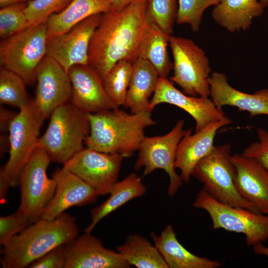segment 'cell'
<instances>
[{
	"instance_id": "cell-1",
	"label": "cell",
	"mask_w": 268,
	"mask_h": 268,
	"mask_svg": "<svg viewBox=\"0 0 268 268\" xmlns=\"http://www.w3.org/2000/svg\"><path fill=\"white\" fill-rule=\"evenodd\" d=\"M146 1L138 0L101 14L90 41L88 65L102 80L119 61L134 63L137 59L139 45L150 25Z\"/></svg>"
},
{
	"instance_id": "cell-2",
	"label": "cell",
	"mask_w": 268,
	"mask_h": 268,
	"mask_svg": "<svg viewBox=\"0 0 268 268\" xmlns=\"http://www.w3.org/2000/svg\"><path fill=\"white\" fill-rule=\"evenodd\" d=\"M119 107L87 113L90 132L86 147L130 157L138 150L145 129L156 124L150 111L129 113Z\"/></svg>"
},
{
	"instance_id": "cell-3",
	"label": "cell",
	"mask_w": 268,
	"mask_h": 268,
	"mask_svg": "<svg viewBox=\"0 0 268 268\" xmlns=\"http://www.w3.org/2000/svg\"><path fill=\"white\" fill-rule=\"evenodd\" d=\"M78 229L75 218L64 212L53 220L41 218L3 245V268H24L51 250L73 241Z\"/></svg>"
},
{
	"instance_id": "cell-4",
	"label": "cell",
	"mask_w": 268,
	"mask_h": 268,
	"mask_svg": "<svg viewBox=\"0 0 268 268\" xmlns=\"http://www.w3.org/2000/svg\"><path fill=\"white\" fill-rule=\"evenodd\" d=\"M50 118L37 147L43 148L52 161L64 164L84 148L90 132L87 113L69 101L57 108Z\"/></svg>"
},
{
	"instance_id": "cell-5",
	"label": "cell",
	"mask_w": 268,
	"mask_h": 268,
	"mask_svg": "<svg viewBox=\"0 0 268 268\" xmlns=\"http://www.w3.org/2000/svg\"><path fill=\"white\" fill-rule=\"evenodd\" d=\"M231 156L230 143L214 146L211 152L196 166L192 176L202 183L203 189L218 201L259 212L237 191L235 168Z\"/></svg>"
},
{
	"instance_id": "cell-6",
	"label": "cell",
	"mask_w": 268,
	"mask_h": 268,
	"mask_svg": "<svg viewBox=\"0 0 268 268\" xmlns=\"http://www.w3.org/2000/svg\"><path fill=\"white\" fill-rule=\"evenodd\" d=\"M193 205L207 212L212 221V229L242 234L249 246L268 240V214L225 204L203 189L197 194Z\"/></svg>"
},
{
	"instance_id": "cell-7",
	"label": "cell",
	"mask_w": 268,
	"mask_h": 268,
	"mask_svg": "<svg viewBox=\"0 0 268 268\" xmlns=\"http://www.w3.org/2000/svg\"><path fill=\"white\" fill-rule=\"evenodd\" d=\"M48 40L46 22L2 39L0 68L20 76L29 83L36 79L37 69L47 55Z\"/></svg>"
},
{
	"instance_id": "cell-8",
	"label": "cell",
	"mask_w": 268,
	"mask_h": 268,
	"mask_svg": "<svg viewBox=\"0 0 268 268\" xmlns=\"http://www.w3.org/2000/svg\"><path fill=\"white\" fill-rule=\"evenodd\" d=\"M44 118L33 99L19 110L8 130L9 158L0 173L10 187L19 185L21 174L37 147Z\"/></svg>"
},
{
	"instance_id": "cell-9",
	"label": "cell",
	"mask_w": 268,
	"mask_h": 268,
	"mask_svg": "<svg viewBox=\"0 0 268 268\" xmlns=\"http://www.w3.org/2000/svg\"><path fill=\"white\" fill-rule=\"evenodd\" d=\"M173 74L170 80L192 96L208 97L211 68L204 51L192 40L170 35Z\"/></svg>"
},
{
	"instance_id": "cell-10",
	"label": "cell",
	"mask_w": 268,
	"mask_h": 268,
	"mask_svg": "<svg viewBox=\"0 0 268 268\" xmlns=\"http://www.w3.org/2000/svg\"><path fill=\"white\" fill-rule=\"evenodd\" d=\"M184 125V121L180 120L164 135L145 136L139 145L134 166L135 170L142 168L144 176L149 175L156 169L163 170L169 177L167 191L170 197L175 195L184 182L175 167L177 148L186 132Z\"/></svg>"
},
{
	"instance_id": "cell-11",
	"label": "cell",
	"mask_w": 268,
	"mask_h": 268,
	"mask_svg": "<svg viewBox=\"0 0 268 268\" xmlns=\"http://www.w3.org/2000/svg\"><path fill=\"white\" fill-rule=\"evenodd\" d=\"M51 161L47 152L37 147L20 175V203L17 210L32 223L41 218L45 206L55 193L56 181L47 173Z\"/></svg>"
},
{
	"instance_id": "cell-12",
	"label": "cell",
	"mask_w": 268,
	"mask_h": 268,
	"mask_svg": "<svg viewBox=\"0 0 268 268\" xmlns=\"http://www.w3.org/2000/svg\"><path fill=\"white\" fill-rule=\"evenodd\" d=\"M123 158L119 154L86 147L64 164L63 168L79 177L99 196L105 195L118 181Z\"/></svg>"
},
{
	"instance_id": "cell-13",
	"label": "cell",
	"mask_w": 268,
	"mask_h": 268,
	"mask_svg": "<svg viewBox=\"0 0 268 268\" xmlns=\"http://www.w3.org/2000/svg\"><path fill=\"white\" fill-rule=\"evenodd\" d=\"M101 14L91 16L66 32L49 39L46 56L55 60L67 72L73 66L88 65L90 41Z\"/></svg>"
},
{
	"instance_id": "cell-14",
	"label": "cell",
	"mask_w": 268,
	"mask_h": 268,
	"mask_svg": "<svg viewBox=\"0 0 268 268\" xmlns=\"http://www.w3.org/2000/svg\"><path fill=\"white\" fill-rule=\"evenodd\" d=\"M167 103L186 111L196 123L195 132L225 117L222 109L218 108L208 97L192 96L176 88L167 78L159 77L156 90L150 101L149 110L158 105Z\"/></svg>"
},
{
	"instance_id": "cell-15",
	"label": "cell",
	"mask_w": 268,
	"mask_h": 268,
	"mask_svg": "<svg viewBox=\"0 0 268 268\" xmlns=\"http://www.w3.org/2000/svg\"><path fill=\"white\" fill-rule=\"evenodd\" d=\"M37 81L34 103L45 119L60 105L69 102L71 85L68 74L53 58L46 56L36 75Z\"/></svg>"
},
{
	"instance_id": "cell-16",
	"label": "cell",
	"mask_w": 268,
	"mask_h": 268,
	"mask_svg": "<svg viewBox=\"0 0 268 268\" xmlns=\"http://www.w3.org/2000/svg\"><path fill=\"white\" fill-rule=\"evenodd\" d=\"M71 85L70 102L87 113H94L117 107L107 94L103 80L88 65H75L68 71Z\"/></svg>"
},
{
	"instance_id": "cell-17",
	"label": "cell",
	"mask_w": 268,
	"mask_h": 268,
	"mask_svg": "<svg viewBox=\"0 0 268 268\" xmlns=\"http://www.w3.org/2000/svg\"><path fill=\"white\" fill-rule=\"evenodd\" d=\"M53 178L56 183L55 193L45 206L41 218L53 220L71 207L94 203L99 196L88 184L63 168L55 171Z\"/></svg>"
},
{
	"instance_id": "cell-18",
	"label": "cell",
	"mask_w": 268,
	"mask_h": 268,
	"mask_svg": "<svg viewBox=\"0 0 268 268\" xmlns=\"http://www.w3.org/2000/svg\"><path fill=\"white\" fill-rule=\"evenodd\" d=\"M65 268H128L131 266L117 251L104 247L91 233L85 232L66 245Z\"/></svg>"
},
{
	"instance_id": "cell-19",
	"label": "cell",
	"mask_w": 268,
	"mask_h": 268,
	"mask_svg": "<svg viewBox=\"0 0 268 268\" xmlns=\"http://www.w3.org/2000/svg\"><path fill=\"white\" fill-rule=\"evenodd\" d=\"M235 183L241 196L261 213L268 214V170L255 159L241 154L231 155Z\"/></svg>"
},
{
	"instance_id": "cell-20",
	"label": "cell",
	"mask_w": 268,
	"mask_h": 268,
	"mask_svg": "<svg viewBox=\"0 0 268 268\" xmlns=\"http://www.w3.org/2000/svg\"><path fill=\"white\" fill-rule=\"evenodd\" d=\"M231 123L225 116L194 134L192 129L186 131L178 145L175 160V167L180 171L184 182H189L196 166L213 150L218 130Z\"/></svg>"
},
{
	"instance_id": "cell-21",
	"label": "cell",
	"mask_w": 268,
	"mask_h": 268,
	"mask_svg": "<svg viewBox=\"0 0 268 268\" xmlns=\"http://www.w3.org/2000/svg\"><path fill=\"white\" fill-rule=\"evenodd\" d=\"M208 83L210 96L218 108L231 106L248 112L251 117L268 115V89H262L254 94L240 91L229 84L225 74L218 72L211 74Z\"/></svg>"
},
{
	"instance_id": "cell-22",
	"label": "cell",
	"mask_w": 268,
	"mask_h": 268,
	"mask_svg": "<svg viewBox=\"0 0 268 268\" xmlns=\"http://www.w3.org/2000/svg\"><path fill=\"white\" fill-rule=\"evenodd\" d=\"M169 268H217L219 262L197 256L186 249L178 241L171 225L166 226L159 235L150 234Z\"/></svg>"
},
{
	"instance_id": "cell-23",
	"label": "cell",
	"mask_w": 268,
	"mask_h": 268,
	"mask_svg": "<svg viewBox=\"0 0 268 268\" xmlns=\"http://www.w3.org/2000/svg\"><path fill=\"white\" fill-rule=\"evenodd\" d=\"M111 0H72L46 21L48 39L68 31L86 18L111 10Z\"/></svg>"
},
{
	"instance_id": "cell-24",
	"label": "cell",
	"mask_w": 268,
	"mask_h": 268,
	"mask_svg": "<svg viewBox=\"0 0 268 268\" xmlns=\"http://www.w3.org/2000/svg\"><path fill=\"white\" fill-rule=\"evenodd\" d=\"M159 76L146 61L137 59L133 69L124 107L135 113L150 111L149 97L153 95Z\"/></svg>"
},
{
	"instance_id": "cell-25",
	"label": "cell",
	"mask_w": 268,
	"mask_h": 268,
	"mask_svg": "<svg viewBox=\"0 0 268 268\" xmlns=\"http://www.w3.org/2000/svg\"><path fill=\"white\" fill-rule=\"evenodd\" d=\"M265 6L259 0H220L212 11L213 20L231 32L246 30Z\"/></svg>"
},
{
	"instance_id": "cell-26",
	"label": "cell",
	"mask_w": 268,
	"mask_h": 268,
	"mask_svg": "<svg viewBox=\"0 0 268 268\" xmlns=\"http://www.w3.org/2000/svg\"><path fill=\"white\" fill-rule=\"evenodd\" d=\"M146 191V187L141 178L134 173L117 181L111 189L109 198L91 211V223L84 231L91 233L95 226L105 217L131 200L142 196Z\"/></svg>"
},
{
	"instance_id": "cell-27",
	"label": "cell",
	"mask_w": 268,
	"mask_h": 268,
	"mask_svg": "<svg viewBox=\"0 0 268 268\" xmlns=\"http://www.w3.org/2000/svg\"><path fill=\"white\" fill-rule=\"evenodd\" d=\"M170 35L150 23L137 52V59L147 61L160 77L167 78L173 68L167 50Z\"/></svg>"
},
{
	"instance_id": "cell-28",
	"label": "cell",
	"mask_w": 268,
	"mask_h": 268,
	"mask_svg": "<svg viewBox=\"0 0 268 268\" xmlns=\"http://www.w3.org/2000/svg\"><path fill=\"white\" fill-rule=\"evenodd\" d=\"M117 251L131 266L137 268H169L157 248L138 234H130Z\"/></svg>"
},
{
	"instance_id": "cell-29",
	"label": "cell",
	"mask_w": 268,
	"mask_h": 268,
	"mask_svg": "<svg viewBox=\"0 0 268 268\" xmlns=\"http://www.w3.org/2000/svg\"><path fill=\"white\" fill-rule=\"evenodd\" d=\"M133 69V63L120 61L103 79L107 94L117 107L125 103Z\"/></svg>"
},
{
	"instance_id": "cell-30",
	"label": "cell",
	"mask_w": 268,
	"mask_h": 268,
	"mask_svg": "<svg viewBox=\"0 0 268 268\" xmlns=\"http://www.w3.org/2000/svg\"><path fill=\"white\" fill-rule=\"evenodd\" d=\"M27 83L19 75L4 68L0 70V103L19 110L30 102L26 89Z\"/></svg>"
},
{
	"instance_id": "cell-31",
	"label": "cell",
	"mask_w": 268,
	"mask_h": 268,
	"mask_svg": "<svg viewBox=\"0 0 268 268\" xmlns=\"http://www.w3.org/2000/svg\"><path fill=\"white\" fill-rule=\"evenodd\" d=\"M176 0H146V13L149 22L165 33L171 35L176 21Z\"/></svg>"
},
{
	"instance_id": "cell-32",
	"label": "cell",
	"mask_w": 268,
	"mask_h": 268,
	"mask_svg": "<svg viewBox=\"0 0 268 268\" xmlns=\"http://www.w3.org/2000/svg\"><path fill=\"white\" fill-rule=\"evenodd\" d=\"M27 2L11 5L0 9V37L4 39L29 27L25 9Z\"/></svg>"
},
{
	"instance_id": "cell-33",
	"label": "cell",
	"mask_w": 268,
	"mask_h": 268,
	"mask_svg": "<svg viewBox=\"0 0 268 268\" xmlns=\"http://www.w3.org/2000/svg\"><path fill=\"white\" fill-rule=\"evenodd\" d=\"M220 0H178L176 22L188 24L195 31H199L204 11L216 5Z\"/></svg>"
},
{
	"instance_id": "cell-34",
	"label": "cell",
	"mask_w": 268,
	"mask_h": 268,
	"mask_svg": "<svg viewBox=\"0 0 268 268\" xmlns=\"http://www.w3.org/2000/svg\"><path fill=\"white\" fill-rule=\"evenodd\" d=\"M72 0H30L25 12L29 26L46 22L53 14L65 9Z\"/></svg>"
},
{
	"instance_id": "cell-35",
	"label": "cell",
	"mask_w": 268,
	"mask_h": 268,
	"mask_svg": "<svg viewBox=\"0 0 268 268\" xmlns=\"http://www.w3.org/2000/svg\"><path fill=\"white\" fill-rule=\"evenodd\" d=\"M32 223L25 216L16 210L14 213L0 217V244L3 245L15 235Z\"/></svg>"
},
{
	"instance_id": "cell-36",
	"label": "cell",
	"mask_w": 268,
	"mask_h": 268,
	"mask_svg": "<svg viewBox=\"0 0 268 268\" xmlns=\"http://www.w3.org/2000/svg\"><path fill=\"white\" fill-rule=\"evenodd\" d=\"M257 133L259 141L250 144L242 154L255 159L268 170V132L258 128Z\"/></svg>"
},
{
	"instance_id": "cell-37",
	"label": "cell",
	"mask_w": 268,
	"mask_h": 268,
	"mask_svg": "<svg viewBox=\"0 0 268 268\" xmlns=\"http://www.w3.org/2000/svg\"><path fill=\"white\" fill-rule=\"evenodd\" d=\"M67 264L66 245L59 246L32 263L30 268H65Z\"/></svg>"
},
{
	"instance_id": "cell-38",
	"label": "cell",
	"mask_w": 268,
	"mask_h": 268,
	"mask_svg": "<svg viewBox=\"0 0 268 268\" xmlns=\"http://www.w3.org/2000/svg\"><path fill=\"white\" fill-rule=\"evenodd\" d=\"M17 114L15 112L0 106V130L1 132H8L9 127Z\"/></svg>"
},
{
	"instance_id": "cell-39",
	"label": "cell",
	"mask_w": 268,
	"mask_h": 268,
	"mask_svg": "<svg viewBox=\"0 0 268 268\" xmlns=\"http://www.w3.org/2000/svg\"><path fill=\"white\" fill-rule=\"evenodd\" d=\"M137 0H111V10H120Z\"/></svg>"
},
{
	"instance_id": "cell-40",
	"label": "cell",
	"mask_w": 268,
	"mask_h": 268,
	"mask_svg": "<svg viewBox=\"0 0 268 268\" xmlns=\"http://www.w3.org/2000/svg\"><path fill=\"white\" fill-rule=\"evenodd\" d=\"M253 252L260 255L266 256L268 258V247L264 245L262 243L258 244L252 246Z\"/></svg>"
},
{
	"instance_id": "cell-41",
	"label": "cell",
	"mask_w": 268,
	"mask_h": 268,
	"mask_svg": "<svg viewBox=\"0 0 268 268\" xmlns=\"http://www.w3.org/2000/svg\"><path fill=\"white\" fill-rule=\"evenodd\" d=\"M0 154H3L5 150L9 151L10 147L8 136L4 134L0 135Z\"/></svg>"
},
{
	"instance_id": "cell-42",
	"label": "cell",
	"mask_w": 268,
	"mask_h": 268,
	"mask_svg": "<svg viewBox=\"0 0 268 268\" xmlns=\"http://www.w3.org/2000/svg\"><path fill=\"white\" fill-rule=\"evenodd\" d=\"M28 0H0V6L3 7L20 3H24Z\"/></svg>"
},
{
	"instance_id": "cell-43",
	"label": "cell",
	"mask_w": 268,
	"mask_h": 268,
	"mask_svg": "<svg viewBox=\"0 0 268 268\" xmlns=\"http://www.w3.org/2000/svg\"><path fill=\"white\" fill-rule=\"evenodd\" d=\"M264 6L268 5V0H259Z\"/></svg>"
}]
</instances>
